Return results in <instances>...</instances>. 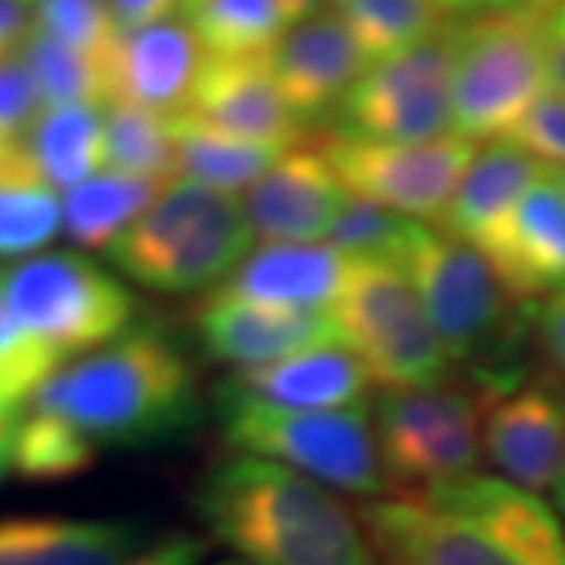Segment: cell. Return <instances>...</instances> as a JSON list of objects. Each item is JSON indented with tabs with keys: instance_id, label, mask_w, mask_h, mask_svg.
<instances>
[{
	"instance_id": "cell-44",
	"label": "cell",
	"mask_w": 565,
	"mask_h": 565,
	"mask_svg": "<svg viewBox=\"0 0 565 565\" xmlns=\"http://www.w3.org/2000/svg\"><path fill=\"white\" fill-rule=\"evenodd\" d=\"M22 408H7L0 405V481L13 471V437H17V422Z\"/></svg>"
},
{
	"instance_id": "cell-30",
	"label": "cell",
	"mask_w": 565,
	"mask_h": 565,
	"mask_svg": "<svg viewBox=\"0 0 565 565\" xmlns=\"http://www.w3.org/2000/svg\"><path fill=\"white\" fill-rule=\"evenodd\" d=\"M98 462V449L57 415L25 403L13 437V471L32 484H57L85 475Z\"/></svg>"
},
{
	"instance_id": "cell-20",
	"label": "cell",
	"mask_w": 565,
	"mask_h": 565,
	"mask_svg": "<svg viewBox=\"0 0 565 565\" xmlns=\"http://www.w3.org/2000/svg\"><path fill=\"white\" fill-rule=\"evenodd\" d=\"M345 277L349 258L330 245L267 243L248 252L211 296L280 311H323L337 305Z\"/></svg>"
},
{
	"instance_id": "cell-23",
	"label": "cell",
	"mask_w": 565,
	"mask_h": 565,
	"mask_svg": "<svg viewBox=\"0 0 565 565\" xmlns=\"http://www.w3.org/2000/svg\"><path fill=\"white\" fill-rule=\"evenodd\" d=\"M148 546V527L129 519H0V565H126Z\"/></svg>"
},
{
	"instance_id": "cell-11",
	"label": "cell",
	"mask_w": 565,
	"mask_h": 565,
	"mask_svg": "<svg viewBox=\"0 0 565 565\" xmlns=\"http://www.w3.org/2000/svg\"><path fill=\"white\" fill-rule=\"evenodd\" d=\"M452 41L449 25L434 39L371 63L333 114L337 139L415 145L452 129Z\"/></svg>"
},
{
	"instance_id": "cell-39",
	"label": "cell",
	"mask_w": 565,
	"mask_h": 565,
	"mask_svg": "<svg viewBox=\"0 0 565 565\" xmlns=\"http://www.w3.org/2000/svg\"><path fill=\"white\" fill-rule=\"evenodd\" d=\"M541 32H544L546 79L556 92H565V0L546 7Z\"/></svg>"
},
{
	"instance_id": "cell-6",
	"label": "cell",
	"mask_w": 565,
	"mask_h": 565,
	"mask_svg": "<svg viewBox=\"0 0 565 565\" xmlns=\"http://www.w3.org/2000/svg\"><path fill=\"white\" fill-rule=\"evenodd\" d=\"M221 440L236 456L292 468L337 493L381 500L393 493L386 478L371 403L340 412H282L214 396Z\"/></svg>"
},
{
	"instance_id": "cell-47",
	"label": "cell",
	"mask_w": 565,
	"mask_h": 565,
	"mask_svg": "<svg viewBox=\"0 0 565 565\" xmlns=\"http://www.w3.org/2000/svg\"><path fill=\"white\" fill-rule=\"evenodd\" d=\"M550 3H556V0H531V7H537V10H546Z\"/></svg>"
},
{
	"instance_id": "cell-31",
	"label": "cell",
	"mask_w": 565,
	"mask_h": 565,
	"mask_svg": "<svg viewBox=\"0 0 565 565\" xmlns=\"http://www.w3.org/2000/svg\"><path fill=\"white\" fill-rule=\"evenodd\" d=\"M20 54L35 76L44 107H73V104L107 107L110 104L107 63L41 32L35 22L22 41Z\"/></svg>"
},
{
	"instance_id": "cell-17",
	"label": "cell",
	"mask_w": 565,
	"mask_h": 565,
	"mask_svg": "<svg viewBox=\"0 0 565 565\" xmlns=\"http://www.w3.org/2000/svg\"><path fill=\"white\" fill-rule=\"evenodd\" d=\"M371 374L343 343L318 345L252 371H230L214 396L282 408V412H340L371 403Z\"/></svg>"
},
{
	"instance_id": "cell-34",
	"label": "cell",
	"mask_w": 565,
	"mask_h": 565,
	"mask_svg": "<svg viewBox=\"0 0 565 565\" xmlns=\"http://www.w3.org/2000/svg\"><path fill=\"white\" fill-rule=\"evenodd\" d=\"M35 25L63 44L85 51L104 63L120 39V29L107 0H39Z\"/></svg>"
},
{
	"instance_id": "cell-33",
	"label": "cell",
	"mask_w": 565,
	"mask_h": 565,
	"mask_svg": "<svg viewBox=\"0 0 565 565\" xmlns=\"http://www.w3.org/2000/svg\"><path fill=\"white\" fill-rule=\"evenodd\" d=\"M422 221L403 217L384 204L349 195L327 245L349 262H403V252Z\"/></svg>"
},
{
	"instance_id": "cell-1",
	"label": "cell",
	"mask_w": 565,
	"mask_h": 565,
	"mask_svg": "<svg viewBox=\"0 0 565 565\" xmlns=\"http://www.w3.org/2000/svg\"><path fill=\"white\" fill-rule=\"evenodd\" d=\"M102 449L177 444L202 422V384L182 340L139 321L120 340L61 364L29 399Z\"/></svg>"
},
{
	"instance_id": "cell-43",
	"label": "cell",
	"mask_w": 565,
	"mask_h": 565,
	"mask_svg": "<svg viewBox=\"0 0 565 565\" xmlns=\"http://www.w3.org/2000/svg\"><path fill=\"white\" fill-rule=\"evenodd\" d=\"M446 17L456 20H475L484 13H500V10H515V7H531V0H434Z\"/></svg>"
},
{
	"instance_id": "cell-5",
	"label": "cell",
	"mask_w": 565,
	"mask_h": 565,
	"mask_svg": "<svg viewBox=\"0 0 565 565\" xmlns=\"http://www.w3.org/2000/svg\"><path fill=\"white\" fill-rule=\"evenodd\" d=\"M252 239L243 202L204 182L170 177L107 258L151 292L199 296L214 292L239 267Z\"/></svg>"
},
{
	"instance_id": "cell-7",
	"label": "cell",
	"mask_w": 565,
	"mask_h": 565,
	"mask_svg": "<svg viewBox=\"0 0 565 565\" xmlns=\"http://www.w3.org/2000/svg\"><path fill=\"white\" fill-rule=\"evenodd\" d=\"M0 299L22 333L61 364L98 352L139 323L136 292L79 252H39L0 267Z\"/></svg>"
},
{
	"instance_id": "cell-22",
	"label": "cell",
	"mask_w": 565,
	"mask_h": 565,
	"mask_svg": "<svg viewBox=\"0 0 565 565\" xmlns=\"http://www.w3.org/2000/svg\"><path fill=\"white\" fill-rule=\"evenodd\" d=\"M546 170L550 167L534 161L515 141H487L484 148H478L475 161L468 163L462 182L444 207L437 226L487 255L500 239L505 223L512 221L527 189Z\"/></svg>"
},
{
	"instance_id": "cell-36",
	"label": "cell",
	"mask_w": 565,
	"mask_h": 565,
	"mask_svg": "<svg viewBox=\"0 0 565 565\" xmlns=\"http://www.w3.org/2000/svg\"><path fill=\"white\" fill-rule=\"evenodd\" d=\"M41 110L44 102L29 63L22 61L20 51L7 54L0 61V151L22 145Z\"/></svg>"
},
{
	"instance_id": "cell-18",
	"label": "cell",
	"mask_w": 565,
	"mask_h": 565,
	"mask_svg": "<svg viewBox=\"0 0 565 565\" xmlns=\"http://www.w3.org/2000/svg\"><path fill=\"white\" fill-rule=\"evenodd\" d=\"M204 63L202 44L185 20H161L120 32L107 57L110 102L173 117L185 110Z\"/></svg>"
},
{
	"instance_id": "cell-9",
	"label": "cell",
	"mask_w": 565,
	"mask_h": 565,
	"mask_svg": "<svg viewBox=\"0 0 565 565\" xmlns=\"http://www.w3.org/2000/svg\"><path fill=\"white\" fill-rule=\"evenodd\" d=\"M340 340L381 390H418L452 381V364L399 262H349L333 305Z\"/></svg>"
},
{
	"instance_id": "cell-29",
	"label": "cell",
	"mask_w": 565,
	"mask_h": 565,
	"mask_svg": "<svg viewBox=\"0 0 565 565\" xmlns=\"http://www.w3.org/2000/svg\"><path fill=\"white\" fill-rule=\"evenodd\" d=\"M333 13L359 41L367 63L434 39L449 20L434 0H333Z\"/></svg>"
},
{
	"instance_id": "cell-27",
	"label": "cell",
	"mask_w": 565,
	"mask_h": 565,
	"mask_svg": "<svg viewBox=\"0 0 565 565\" xmlns=\"http://www.w3.org/2000/svg\"><path fill=\"white\" fill-rule=\"evenodd\" d=\"M25 151L41 180L70 192L104 163V107H44L25 136Z\"/></svg>"
},
{
	"instance_id": "cell-40",
	"label": "cell",
	"mask_w": 565,
	"mask_h": 565,
	"mask_svg": "<svg viewBox=\"0 0 565 565\" xmlns=\"http://www.w3.org/2000/svg\"><path fill=\"white\" fill-rule=\"evenodd\" d=\"M204 541L195 534H170L158 544H148L126 565H202Z\"/></svg>"
},
{
	"instance_id": "cell-16",
	"label": "cell",
	"mask_w": 565,
	"mask_h": 565,
	"mask_svg": "<svg viewBox=\"0 0 565 565\" xmlns=\"http://www.w3.org/2000/svg\"><path fill=\"white\" fill-rule=\"evenodd\" d=\"M349 189L321 148L296 145L243 199L252 236L267 243H321L330 236Z\"/></svg>"
},
{
	"instance_id": "cell-35",
	"label": "cell",
	"mask_w": 565,
	"mask_h": 565,
	"mask_svg": "<svg viewBox=\"0 0 565 565\" xmlns=\"http://www.w3.org/2000/svg\"><path fill=\"white\" fill-rule=\"evenodd\" d=\"M57 367L61 362L22 333L0 299V405L22 408Z\"/></svg>"
},
{
	"instance_id": "cell-45",
	"label": "cell",
	"mask_w": 565,
	"mask_h": 565,
	"mask_svg": "<svg viewBox=\"0 0 565 565\" xmlns=\"http://www.w3.org/2000/svg\"><path fill=\"white\" fill-rule=\"evenodd\" d=\"M327 3L333 7V0H280L289 25H299V22L318 17V13H327Z\"/></svg>"
},
{
	"instance_id": "cell-51",
	"label": "cell",
	"mask_w": 565,
	"mask_h": 565,
	"mask_svg": "<svg viewBox=\"0 0 565 565\" xmlns=\"http://www.w3.org/2000/svg\"><path fill=\"white\" fill-rule=\"evenodd\" d=\"M182 3H192V0H182Z\"/></svg>"
},
{
	"instance_id": "cell-24",
	"label": "cell",
	"mask_w": 565,
	"mask_h": 565,
	"mask_svg": "<svg viewBox=\"0 0 565 565\" xmlns=\"http://www.w3.org/2000/svg\"><path fill=\"white\" fill-rule=\"evenodd\" d=\"M170 132L177 154L173 173L204 182L226 195L248 192L289 151L280 145H264V141H248L233 132H223L189 110L170 117Z\"/></svg>"
},
{
	"instance_id": "cell-42",
	"label": "cell",
	"mask_w": 565,
	"mask_h": 565,
	"mask_svg": "<svg viewBox=\"0 0 565 565\" xmlns=\"http://www.w3.org/2000/svg\"><path fill=\"white\" fill-rule=\"evenodd\" d=\"M32 7L22 0H0V61L20 51L25 35L32 32Z\"/></svg>"
},
{
	"instance_id": "cell-32",
	"label": "cell",
	"mask_w": 565,
	"mask_h": 565,
	"mask_svg": "<svg viewBox=\"0 0 565 565\" xmlns=\"http://www.w3.org/2000/svg\"><path fill=\"white\" fill-rule=\"evenodd\" d=\"M170 117L110 102L104 107V167L126 177L170 180L173 177Z\"/></svg>"
},
{
	"instance_id": "cell-49",
	"label": "cell",
	"mask_w": 565,
	"mask_h": 565,
	"mask_svg": "<svg viewBox=\"0 0 565 565\" xmlns=\"http://www.w3.org/2000/svg\"><path fill=\"white\" fill-rule=\"evenodd\" d=\"M214 565H245V563H239V559H221V563H214Z\"/></svg>"
},
{
	"instance_id": "cell-12",
	"label": "cell",
	"mask_w": 565,
	"mask_h": 565,
	"mask_svg": "<svg viewBox=\"0 0 565 565\" xmlns=\"http://www.w3.org/2000/svg\"><path fill=\"white\" fill-rule=\"evenodd\" d=\"M321 151L333 163L349 195L384 204L412 221H440L444 207L456 195L478 145L449 132L444 139L415 145L330 139Z\"/></svg>"
},
{
	"instance_id": "cell-38",
	"label": "cell",
	"mask_w": 565,
	"mask_h": 565,
	"mask_svg": "<svg viewBox=\"0 0 565 565\" xmlns=\"http://www.w3.org/2000/svg\"><path fill=\"white\" fill-rule=\"evenodd\" d=\"M531 327H534V349L541 352V362L565 381V292L534 305Z\"/></svg>"
},
{
	"instance_id": "cell-48",
	"label": "cell",
	"mask_w": 565,
	"mask_h": 565,
	"mask_svg": "<svg viewBox=\"0 0 565 565\" xmlns=\"http://www.w3.org/2000/svg\"><path fill=\"white\" fill-rule=\"evenodd\" d=\"M556 173V180H559V185H563V192H565V170H553Z\"/></svg>"
},
{
	"instance_id": "cell-28",
	"label": "cell",
	"mask_w": 565,
	"mask_h": 565,
	"mask_svg": "<svg viewBox=\"0 0 565 565\" xmlns=\"http://www.w3.org/2000/svg\"><path fill=\"white\" fill-rule=\"evenodd\" d=\"M182 20L207 61H262L289 29L280 0H192Z\"/></svg>"
},
{
	"instance_id": "cell-4",
	"label": "cell",
	"mask_w": 565,
	"mask_h": 565,
	"mask_svg": "<svg viewBox=\"0 0 565 565\" xmlns=\"http://www.w3.org/2000/svg\"><path fill=\"white\" fill-rule=\"evenodd\" d=\"M399 264L456 377L481 403L493 405L525 384L537 367L531 362L537 302H519L487 255L440 226L418 223Z\"/></svg>"
},
{
	"instance_id": "cell-26",
	"label": "cell",
	"mask_w": 565,
	"mask_h": 565,
	"mask_svg": "<svg viewBox=\"0 0 565 565\" xmlns=\"http://www.w3.org/2000/svg\"><path fill=\"white\" fill-rule=\"evenodd\" d=\"M163 182L104 170L73 185L63 195L66 239L82 252H110V245L161 195Z\"/></svg>"
},
{
	"instance_id": "cell-14",
	"label": "cell",
	"mask_w": 565,
	"mask_h": 565,
	"mask_svg": "<svg viewBox=\"0 0 565 565\" xmlns=\"http://www.w3.org/2000/svg\"><path fill=\"white\" fill-rule=\"evenodd\" d=\"M202 359L230 371H252L318 345L343 343L333 311H280L207 296L195 311Z\"/></svg>"
},
{
	"instance_id": "cell-21",
	"label": "cell",
	"mask_w": 565,
	"mask_h": 565,
	"mask_svg": "<svg viewBox=\"0 0 565 565\" xmlns=\"http://www.w3.org/2000/svg\"><path fill=\"white\" fill-rule=\"evenodd\" d=\"M199 120L233 132L239 139L296 148L302 141V122L282 102L267 61H207L185 104Z\"/></svg>"
},
{
	"instance_id": "cell-41",
	"label": "cell",
	"mask_w": 565,
	"mask_h": 565,
	"mask_svg": "<svg viewBox=\"0 0 565 565\" xmlns=\"http://www.w3.org/2000/svg\"><path fill=\"white\" fill-rule=\"evenodd\" d=\"M107 3H110V13H114L120 32L170 20L173 10L182 7V0H107Z\"/></svg>"
},
{
	"instance_id": "cell-2",
	"label": "cell",
	"mask_w": 565,
	"mask_h": 565,
	"mask_svg": "<svg viewBox=\"0 0 565 565\" xmlns=\"http://www.w3.org/2000/svg\"><path fill=\"white\" fill-rule=\"evenodd\" d=\"M359 515L386 565H565L563 519L493 475L399 490Z\"/></svg>"
},
{
	"instance_id": "cell-19",
	"label": "cell",
	"mask_w": 565,
	"mask_h": 565,
	"mask_svg": "<svg viewBox=\"0 0 565 565\" xmlns=\"http://www.w3.org/2000/svg\"><path fill=\"white\" fill-rule=\"evenodd\" d=\"M519 302H544L565 292V192L546 170L519 202L512 221L487 252Z\"/></svg>"
},
{
	"instance_id": "cell-46",
	"label": "cell",
	"mask_w": 565,
	"mask_h": 565,
	"mask_svg": "<svg viewBox=\"0 0 565 565\" xmlns=\"http://www.w3.org/2000/svg\"><path fill=\"white\" fill-rule=\"evenodd\" d=\"M553 500H556L559 515L565 519V456H563V468H559V475H556V484H553Z\"/></svg>"
},
{
	"instance_id": "cell-3",
	"label": "cell",
	"mask_w": 565,
	"mask_h": 565,
	"mask_svg": "<svg viewBox=\"0 0 565 565\" xmlns=\"http://www.w3.org/2000/svg\"><path fill=\"white\" fill-rule=\"evenodd\" d=\"M192 505L245 565H386L337 490L282 465L230 456L199 478Z\"/></svg>"
},
{
	"instance_id": "cell-10",
	"label": "cell",
	"mask_w": 565,
	"mask_h": 565,
	"mask_svg": "<svg viewBox=\"0 0 565 565\" xmlns=\"http://www.w3.org/2000/svg\"><path fill=\"white\" fill-rule=\"evenodd\" d=\"M487 405L465 381L381 390L371 403L374 434L393 493L456 484L478 475Z\"/></svg>"
},
{
	"instance_id": "cell-15",
	"label": "cell",
	"mask_w": 565,
	"mask_h": 565,
	"mask_svg": "<svg viewBox=\"0 0 565 565\" xmlns=\"http://www.w3.org/2000/svg\"><path fill=\"white\" fill-rule=\"evenodd\" d=\"M270 79L299 122H321L340 110L345 95L371 66L345 22L330 10L289 25L264 57Z\"/></svg>"
},
{
	"instance_id": "cell-8",
	"label": "cell",
	"mask_w": 565,
	"mask_h": 565,
	"mask_svg": "<svg viewBox=\"0 0 565 565\" xmlns=\"http://www.w3.org/2000/svg\"><path fill=\"white\" fill-rule=\"evenodd\" d=\"M544 10L515 7L449 25L452 132L468 141L503 139L546 92Z\"/></svg>"
},
{
	"instance_id": "cell-25",
	"label": "cell",
	"mask_w": 565,
	"mask_h": 565,
	"mask_svg": "<svg viewBox=\"0 0 565 565\" xmlns=\"http://www.w3.org/2000/svg\"><path fill=\"white\" fill-rule=\"evenodd\" d=\"M63 230V199L41 180L25 141L0 151V262L39 255Z\"/></svg>"
},
{
	"instance_id": "cell-13",
	"label": "cell",
	"mask_w": 565,
	"mask_h": 565,
	"mask_svg": "<svg viewBox=\"0 0 565 565\" xmlns=\"http://www.w3.org/2000/svg\"><path fill=\"white\" fill-rule=\"evenodd\" d=\"M481 446L503 481L537 497L553 490L565 456L563 377L541 364L525 384L487 405Z\"/></svg>"
},
{
	"instance_id": "cell-37",
	"label": "cell",
	"mask_w": 565,
	"mask_h": 565,
	"mask_svg": "<svg viewBox=\"0 0 565 565\" xmlns=\"http://www.w3.org/2000/svg\"><path fill=\"white\" fill-rule=\"evenodd\" d=\"M503 139L515 141L550 170H565V92L546 88Z\"/></svg>"
},
{
	"instance_id": "cell-50",
	"label": "cell",
	"mask_w": 565,
	"mask_h": 565,
	"mask_svg": "<svg viewBox=\"0 0 565 565\" xmlns=\"http://www.w3.org/2000/svg\"><path fill=\"white\" fill-rule=\"evenodd\" d=\"M22 3H29V7H35V3H39V0H22Z\"/></svg>"
}]
</instances>
